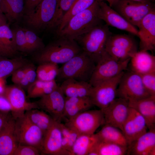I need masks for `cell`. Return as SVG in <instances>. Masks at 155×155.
<instances>
[{
  "label": "cell",
  "mask_w": 155,
  "mask_h": 155,
  "mask_svg": "<svg viewBox=\"0 0 155 155\" xmlns=\"http://www.w3.org/2000/svg\"><path fill=\"white\" fill-rule=\"evenodd\" d=\"M82 51L75 40L59 38L35 53L34 59L39 64L44 62L64 64Z\"/></svg>",
  "instance_id": "obj_1"
},
{
  "label": "cell",
  "mask_w": 155,
  "mask_h": 155,
  "mask_svg": "<svg viewBox=\"0 0 155 155\" xmlns=\"http://www.w3.org/2000/svg\"><path fill=\"white\" fill-rule=\"evenodd\" d=\"M99 1L97 0L90 7L71 18L57 33L59 37L75 40L93 28L102 24V20L98 16Z\"/></svg>",
  "instance_id": "obj_2"
},
{
  "label": "cell",
  "mask_w": 155,
  "mask_h": 155,
  "mask_svg": "<svg viewBox=\"0 0 155 155\" xmlns=\"http://www.w3.org/2000/svg\"><path fill=\"white\" fill-rule=\"evenodd\" d=\"M95 65L93 60L82 51L59 68L57 80L62 82L72 79L89 82Z\"/></svg>",
  "instance_id": "obj_3"
},
{
  "label": "cell",
  "mask_w": 155,
  "mask_h": 155,
  "mask_svg": "<svg viewBox=\"0 0 155 155\" xmlns=\"http://www.w3.org/2000/svg\"><path fill=\"white\" fill-rule=\"evenodd\" d=\"M112 34L108 26L102 24L78 36L75 40L96 64L105 50L106 41Z\"/></svg>",
  "instance_id": "obj_4"
},
{
  "label": "cell",
  "mask_w": 155,
  "mask_h": 155,
  "mask_svg": "<svg viewBox=\"0 0 155 155\" xmlns=\"http://www.w3.org/2000/svg\"><path fill=\"white\" fill-rule=\"evenodd\" d=\"M130 59L117 61L104 50L96 64L89 83L94 87L117 76L127 69Z\"/></svg>",
  "instance_id": "obj_5"
},
{
  "label": "cell",
  "mask_w": 155,
  "mask_h": 155,
  "mask_svg": "<svg viewBox=\"0 0 155 155\" xmlns=\"http://www.w3.org/2000/svg\"><path fill=\"white\" fill-rule=\"evenodd\" d=\"M104 124L102 110H88L73 117L65 120L64 124L79 135L94 133L96 131Z\"/></svg>",
  "instance_id": "obj_6"
},
{
  "label": "cell",
  "mask_w": 155,
  "mask_h": 155,
  "mask_svg": "<svg viewBox=\"0 0 155 155\" xmlns=\"http://www.w3.org/2000/svg\"><path fill=\"white\" fill-rule=\"evenodd\" d=\"M150 96L144 86L140 75L130 71L124 72L117 88V98L129 102Z\"/></svg>",
  "instance_id": "obj_7"
},
{
  "label": "cell",
  "mask_w": 155,
  "mask_h": 155,
  "mask_svg": "<svg viewBox=\"0 0 155 155\" xmlns=\"http://www.w3.org/2000/svg\"><path fill=\"white\" fill-rule=\"evenodd\" d=\"M132 25L138 27L144 17L155 9L154 3L117 0L111 7Z\"/></svg>",
  "instance_id": "obj_8"
},
{
  "label": "cell",
  "mask_w": 155,
  "mask_h": 155,
  "mask_svg": "<svg viewBox=\"0 0 155 155\" xmlns=\"http://www.w3.org/2000/svg\"><path fill=\"white\" fill-rule=\"evenodd\" d=\"M138 48L132 36L126 34H112L106 41L105 50L115 60L123 61L130 59L138 51Z\"/></svg>",
  "instance_id": "obj_9"
},
{
  "label": "cell",
  "mask_w": 155,
  "mask_h": 155,
  "mask_svg": "<svg viewBox=\"0 0 155 155\" xmlns=\"http://www.w3.org/2000/svg\"><path fill=\"white\" fill-rule=\"evenodd\" d=\"M15 129L19 144L34 146L41 152L44 133L25 113L15 119Z\"/></svg>",
  "instance_id": "obj_10"
},
{
  "label": "cell",
  "mask_w": 155,
  "mask_h": 155,
  "mask_svg": "<svg viewBox=\"0 0 155 155\" xmlns=\"http://www.w3.org/2000/svg\"><path fill=\"white\" fill-rule=\"evenodd\" d=\"M124 72L93 87L89 97L93 105L103 111L117 98V88Z\"/></svg>",
  "instance_id": "obj_11"
},
{
  "label": "cell",
  "mask_w": 155,
  "mask_h": 155,
  "mask_svg": "<svg viewBox=\"0 0 155 155\" xmlns=\"http://www.w3.org/2000/svg\"><path fill=\"white\" fill-rule=\"evenodd\" d=\"M57 0H42L34 9L26 12L27 24L37 29L48 27L55 14Z\"/></svg>",
  "instance_id": "obj_12"
},
{
  "label": "cell",
  "mask_w": 155,
  "mask_h": 155,
  "mask_svg": "<svg viewBox=\"0 0 155 155\" xmlns=\"http://www.w3.org/2000/svg\"><path fill=\"white\" fill-rule=\"evenodd\" d=\"M65 96L60 86L52 92L36 102L39 109L46 112L57 122L64 120Z\"/></svg>",
  "instance_id": "obj_13"
},
{
  "label": "cell",
  "mask_w": 155,
  "mask_h": 155,
  "mask_svg": "<svg viewBox=\"0 0 155 155\" xmlns=\"http://www.w3.org/2000/svg\"><path fill=\"white\" fill-rule=\"evenodd\" d=\"M3 94L10 104L11 114L15 119L24 115L27 111L39 109L36 102L28 101L24 89L15 84L6 87Z\"/></svg>",
  "instance_id": "obj_14"
},
{
  "label": "cell",
  "mask_w": 155,
  "mask_h": 155,
  "mask_svg": "<svg viewBox=\"0 0 155 155\" xmlns=\"http://www.w3.org/2000/svg\"><path fill=\"white\" fill-rule=\"evenodd\" d=\"M130 108L127 101L116 98L103 111V125H111L122 131L123 124L128 115Z\"/></svg>",
  "instance_id": "obj_15"
},
{
  "label": "cell",
  "mask_w": 155,
  "mask_h": 155,
  "mask_svg": "<svg viewBox=\"0 0 155 155\" xmlns=\"http://www.w3.org/2000/svg\"><path fill=\"white\" fill-rule=\"evenodd\" d=\"M98 12L99 18L108 26L125 31L138 37V30L121 16L111 7L104 1L99 0Z\"/></svg>",
  "instance_id": "obj_16"
},
{
  "label": "cell",
  "mask_w": 155,
  "mask_h": 155,
  "mask_svg": "<svg viewBox=\"0 0 155 155\" xmlns=\"http://www.w3.org/2000/svg\"><path fill=\"white\" fill-rule=\"evenodd\" d=\"M62 137L58 122H55L44 134L41 154L71 155L69 152L63 148Z\"/></svg>",
  "instance_id": "obj_17"
},
{
  "label": "cell",
  "mask_w": 155,
  "mask_h": 155,
  "mask_svg": "<svg viewBox=\"0 0 155 155\" xmlns=\"http://www.w3.org/2000/svg\"><path fill=\"white\" fill-rule=\"evenodd\" d=\"M140 51L153 52L155 49V9L147 15L137 27Z\"/></svg>",
  "instance_id": "obj_18"
},
{
  "label": "cell",
  "mask_w": 155,
  "mask_h": 155,
  "mask_svg": "<svg viewBox=\"0 0 155 155\" xmlns=\"http://www.w3.org/2000/svg\"><path fill=\"white\" fill-rule=\"evenodd\" d=\"M147 129L143 117L136 110L130 107L128 115L123 124L122 131L128 145L147 131Z\"/></svg>",
  "instance_id": "obj_19"
},
{
  "label": "cell",
  "mask_w": 155,
  "mask_h": 155,
  "mask_svg": "<svg viewBox=\"0 0 155 155\" xmlns=\"http://www.w3.org/2000/svg\"><path fill=\"white\" fill-rule=\"evenodd\" d=\"M126 155H155V129L149 130L128 145Z\"/></svg>",
  "instance_id": "obj_20"
},
{
  "label": "cell",
  "mask_w": 155,
  "mask_h": 155,
  "mask_svg": "<svg viewBox=\"0 0 155 155\" xmlns=\"http://www.w3.org/2000/svg\"><path fill=\"white\" fill-rule=\"evenodd\" d=\"M11 115L0 132V155H13L19 144Z\"/></svg>",
  "instance_id": "obj_21"
},
{
  "label": "cell",
  "mask_w": 155,
  "mask_h": 155,
  "mask_svg": "<svg viewBox=\"0 0 155 155\" xmlns=\"http://www.w3.org/2000/svg\"><path fill=\"white\" fill-rule=\"evenodd\" d=\"M128 64L130 71L140 75L155 72V57L148 51H138L131 56Z\"/></svg>",
  "instance_id": "obj_22"
},
{
  "label": "cell",
  "mask_w": 155,
  "mask_h": 155,
  "mask_svg": "<svg viewBox=\"0 0 155 155\" xmlns=\"http://www.w3.org/2000/svg\"><path fill=\"white\" fill-rule=\"evenodd\" d=\"M128 102L130 107L136 110L143 117L149 130L155 129V96Z\"/></svg>",
  "instance_id": "obj_23"
},
{
  "label": "cell",
  "mask_w": 155,
  "mask_h": 155,
  "mask_svg": "<svg viewBox=\"0 0 155 155\" xmlns=\"http://www.w3.org/2000/svg\"><path fill=\"white\" fill-rule=\"evenodd\" d=\"M60 86L67 97H89L93 87L88 82L72 79L65 80Z\"/></svg>",
  "instance_id": "obj_24"
},
{
  "label": "cell",
  "mask_w": 155,
  "mask_h": 155,
  "mask_svg": "<svg viewBox=\"0 0 155 155\" xmlns=\"http://www.w3.org/2000/svg\"><path fill=\"white\" fill-rule=\"evenodd\" d=\"M93 105L88 96L65 97L64 111V120L70 119L81 113L88 110Z\"/></svg>",
  "instance_id": "obj_25"
},
{
  "label": "cell",
  "mask_w": 155,
  "mask_h": 155,
  "mask_svg": "<svg viewBox=\"0 0 155 155\" xmlns=\"http://www.w3.org/2000/svg\"><path fill=\"white\" fill-rule=\"evenodd\" d=\"M96 133L100 141L127 146L128 143L122 131L119 128L108 124H104Z\"/></svg>",
  "instance_id": "obj_26"
},
{
  "label": "cell",
  "mask_w": 155,
  "mask_h": 155,
  "mask_svg": "<svg viewBox=\"0 0 155 155\" xmlns=\"http://www.w3.org/2000/svg\"><path fill=\"white\" fill-rule=\"evenodd\" d=\"M100 141L96 134L79 135L73 146L72 155H88Z\"/></svg>",
  "instance_id": "obj_27"
},
{
  "label": "cell",
  "mask_w": 155,
  "mask_h": 155,
  "mask_svg": "<svg viewBox=\"0 0 155 155\" xmlns=\"http://www.w3.org/2000/svg\"><path fill=\"white\" fill-rule=\"evenodd\" d=\"M0 9L10 22L17 20L25 9L24 0H1Z\"/></svg>",
  "instance_id": "obj_28"
},
{
  "label": "cell",
  "mask_w": 155,
  "mask_h": 155,
  "mask_svg": "<svg viewBox=\"0 0 155 155\" xmlns=\"http://www.w3.org/2000/svg\"><path fill=\"white\" fill-rule=\"evenodd\" d=\"M58 85L55 80L44 81L37 79L28 88L27 97L40 98L52 92Z\"/></svg>",
  "instance_id": "obj_29"
},
{
  "label": "cell",
  "mask_w": 155,
  "mask_h": 155,
  "mask_svg": "<svg viewBox=\"0 0 155 155\" xmlns=\"http://www.w3.org/2000/svg\"><path fill=\"white\" fill-rule=\"evenodd\" d=\"M38 109H32L26 111L25 113L31 121L41 129L44 134L56 121L45 112Z\"/></svg>",
  "instance_id": "obj_30"
},
{
  "label": "cell",
  "mask_w": 155,
  "mask_h": 155,
  "mask_svg": "<svg viewBox=\"0 0 155 155\" xmlns=\"http://www.w3.org/2000/svg\"><path fill=\"white\" fill-rule=\"evenodd\" d=\"M29 62L27 59L22 57H15L11 59L0 58V78L4 79L12 75L16 70Z\"/></svg>",
  "instance_id": "obj_31"
},
{
  "label": "cell",
  "mask_w": 155,
  "mask_h": 155,
  "mask_svg": "<svg viewBox=\"0 0 155 155\" xmlns=\"http://www.w3.org/2000/svg\"><path fill=\"white\" fill-rule=\"evenodd\" d=\"M97 0H76L56 28V33L59 32L64 27L71 18L90 7Z\"/></svg>",
  "instance_id": "obj_32"
},
{
  "label": "cell",
  "mask_w": 155,
  "mask_h": 155,
  "mask_svg": "<svg viewBox=\"0 0 155 155\" xmlns=\"http://www.w3.org/2000/svg\"><path fill=\"white\" fill-rule=\"evenodd\" d=\"M127 150V146L99 141L91 150L95 151L98 155H125Z\"/></svg>",
  "instance_id": "obj_33"
},
{
  "label": "cell",
  "mask_w": 155,
  "mask_h": 155,
  "mask_svg": "<svg viewBox=\"0 0 155 155\" xmlns=\"http://www.w3.org/2000/svg\"><path fill=\"white\" fill-rule=\"evenodd\" d=\"M59 68L58 64L53 63L44 62L39 64L36 69L37 79L44 81L55 80Z\"/></svg>",
  "instance_id": "obj_34"
},
{
  "label": "cell",
  "mask_w": 155,
  "mask_h": 155,
  "mask_svg": "<svg viewBox=\"0 0 155 155\" xmlns=\"http://www.w3.org/2000/svg\"><path fill=\"white\" fill-rule=\"evenodd\" d=\"M76 0H58L55 14L48 27L50 29L56 28Z\"/></svg>",
  "instance_id": "obj_35"
},
{
  "label": "cell",
  "mask_w": 155,
  "mask_h": 155,
  "mask_svg": "<svg viewBox=\"0 0 155 155\" xmlns=\"http://www.w3.org/2000/svg\"><path fill=\"white\" fill-rule=\"evenodd\" d=\"M0 41L9 49L18 53L16 50L14 35L12 30L7 24L0 27Z\"/></svg>",
  "instance_id": "obj_36"
},
{
  "label": "cell",
  "mask_w": 155,
  "mask_h": 155,
  "mask_svg": "<svg viewBox=\"0 0 155 155\" xmlns=\"http://www.w3.org/2000/svg\"><path fill=\"white\" fill-rule=\"evenodd\" d=\"M29 53H35L45 46L42 40L32 31L23 28Z\"/></svg>",
  "instance_id": "obj_37"
},
{
  "label": "cell",
  "mask_w": 155,
  "mask_h": 155,
  "mask_svg": "<svg viewBox=\"0 0 155 155\" xmlns=\"http://www.w3.org/2000/svg\"><path fill=\"white\" fill-rule=\"evenodd\" d=\"M16 51L29 53L23 28H18L13 30Z\"/></svg>",
  "instance_id": "obj_38"
},
{
  "label": "cell",
  "mask_w": 155,
  "mask_h": 155,
  "mask_svg": "<svg viewBox=\"0 0 155 155\" xmlns=\"http://www.w3.org/2000/svg\"><path fill=\"white\" fill-rule=\"evenodd\" d=\"M140 75L146 90L151 96H155V72Z\"/></svg>",
  "instance_id": "obj_39"
},
{
  "label": "cell",
  "mask_w": 155,
  "mask_h": 155,
  "mask_svg": "<svg viewBox=\"0 0 155 155\" xmlns=\"http://www.w3.org/2000/svg\"><path fill=\"white\" fill-rule=\"evenodd\" d=\"M41 154L37 148L31 145L19 144L13 155H39Z\"/></svg>",
  "instance_id": "obj_40"
},
{
  "label": "cell",
  "mask_w": 155,
  "mask_h": 155,
  "mask_svg": "<svg viewBox=\"0 0 155 155\" xmlns=\"http://www.w3.org/2000/svg\"><path fill=\"white\" fill-rule=\"evenodd\" d=\"M58 125L63 137L68 139L75 143L79 135L74 131L66 126L61 122H58Z\"/></svg>",
  "instance_id": "obj_41"
},
{
  "label": "cell",
  "mask_w": 155,
  "mask_h": 155,
  "mask_svg": "<svg viewBox=\"0 0 155 155\" xmlns=\"http://www.w3.org/2000/svg\"><path fill=\"white\" fill-rule=\"evenodd\" d=\"M24 77L30 85L37 79L36 68L33 63L29 62L26 65Z\"/></svg>",
  "instance_id": "obj_42"
},
{
  "label": "cell",
  "mask_w": 155,
  "mask_h": 155,
  "mask_svg": "<svg viewBox=\"0 0 155 155\" xmlns=\"http://www.w3.org/2000/svg\"><path fill=\"white\" fill-rule=\"evenodd\" d=\"M27 65L18 69L12 74L11 80L15 84H16L24 76Z\"/></svg>",
  "instance_id": "obj_43"
},
{
  "label": "cell",
  "mask_w": 155,
  "mask_h": 155,
  "mask_svg": "<svg viewBox=\"0 0 155 155\" xmlns=\"http://www.w3.org/2000/svg\"><path fill=\"white\" fill-rule=\"evenodd\" d=\"M0 111L6 113H11V111L10 104L3 94H0Z\"/></svg>",
  "instance_id": "obj_44"
},
{
  "label": "cell",
  "mask_w": 155,
  "mask_h": 155,
  "mask_svg": "<svg viewBox=\"0 0 155 155\" xmlns=\"http://www.w3.org/2000/svg\"><path fill=\"white\" fill-rule=\"evenodd\" d=\"M17 53L7 48L0 41V58L13 57Z\"/></svg>",
  "instance_id": "obj_45"
},
{
  "label": "cell",
  "mask_w": 155,
  "mask_h": 155,
  "mask_svg": "<svg viewBox=\"0 0 155 155\" xmlns=\"http://www.w3.org/2000/svg\"><path fill=\"white\" fill-rule=\"evenodd\" d=\"M42 0H25V9L26 12L34 9Z\"/></svg>",
  "instance_id": "obj_46"
},
{
  "label": "cell",
  "mask_w": 155,
  "mask_h": 155,
  "mask_svg": "<svg viewBox=\"0 0 155 155\" xmlns=\"http://www.w3.org/2000/svg\"><path fill=\"white\" fill-rule=\"evenodd\" d=\"M9 113L0 111V132L11 116Z\"/></svg>",
  "instance_id": "obj_47"
},
{
  "label": "cell",
  "mask_w": 155,
  "mask_h": 155,
  "mask_svg": "<svg viewBox=\"0 0 155 155\" xmlns=\"http://www.w3.org/2000/svg\"><path fill=\"white\" fill-rule=\"evenodd\" d=\"M7 19L0 8V27L7 24Z\"/></svg>",
  "instance_id": "obj_48"
},
{
  "label": "cell",
  "mask_w": 155,
  "mask_h": 155,
  "mask_svg": "<svg viewBox=\"0 0 155 155\" xmlns=\"http://www.w3.org/2000/svg\"><path fill=\"white\" fill-rule=\"evenodd\" d=\"M6 86L4 79L0 78V94H3Z\"/></svg>",
  "instance_id": "obj_49"
},
{
  "label": "cell",
  "mask_w": 155,
  "mask_h": 155,
  "mask_svg": "<svg viewBox=\"0 0 155 155\" xmlns=\"http://www.w3.org/2000/svg\"><path fill=\"white\" fill-rule=\"evenodd\" d=\"M135 1L142 3H154L155 0H131Z\"/></svg>",
  "instance_id": "obj_50"
},
{
  "label": "cell",
  "mask_w": 155,
  "mask_h": 155,
  "mask_svg": "<svg viewBox=\"0 0 155 155\" xmlns=\"http://www.w3.org/2000/svg\"><path fill=\"white\" fill-rule=\"evenodd\" d=\"M103 1H107L108 4L111 7L113 4L117 0H102Z\"/></svg>",
  "instance_id": "obj_51"
},
{
  "label": "cell",
  "mask_w": 155,
  "mask_h": 155,
  "mask_svg": "<svg viewBox=\"0 0 155 155\" xmlns=\"http://www.w3.org/2000/svg\"><path fill=\"white\" fill-rule=\"evenodd\" d=\"M1 2V0H0V8Z\"/></svg>",
  "instance_id": "obj_52"
}]
</instances>
